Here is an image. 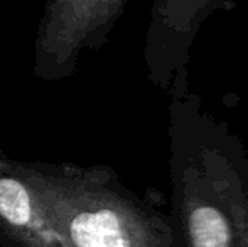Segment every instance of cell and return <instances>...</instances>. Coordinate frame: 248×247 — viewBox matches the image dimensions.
Instances as JSON below:
<instances>
[{"label": "cell", "instance_id": "7a4b0ae2", "mask_svg": "<svg viewBox=\"0 0 248 247\" xmlns=\"http://www.w3.org/2000/svg\"><path fill=\"white\" fill-rule=\"evenodd\" d=\"M14 161L68 247H174L169 215L110 166Z\"/></svg>", "mask_w": 248, "mask_h": 247}, {"label": "cell", "instance_id": "5b68a950", "mask_svg": "<svg viewBox=\"0 0 248 247\" xmlns=\"http://www.w3.org/2000/svg\"><path fill=\"white\" fill-rule=\"evenodd\" d=\"M0 247H68L16 161L0 149Z\"/></svg>", "mask_w": 248, "mask_h": 247}, {"label": "cell", "instance_id": "277c9868", "mask_svg": "<svg viewBox=\"0 0 248 247\" xmlns=\"http://www.w3.org/2000/svg\"><path fill=\"white\" fill-rule=\"evenodd\" d=\"M235 0H155L150 9L144 61L152 85L169 95L177 75H189V49L202 24Z\"/></svg>", "mask_w": 248, "mask_h": 247}, {"label": "cell", "instance_id": "3957f363", "mask_svg": "<svg viewBox=\"0 0 248 247\" xmlns=\"http://www.w3.org/2000/svg\"><path fill=\"white\" fill-rule=\"evenodd\" d=\"M125 9L127 0L47 2L34 44V75L43 82L71 78L83 51L103 46Z\"/></svg>", "mask_w": 248, "mask_h": 247}, {"label": "cell", "instance_id": "6da1fadb", "mask_svg": "<svg viewBox=\"0 0 248 247\" xmlns=\"http://www.w3.org/2000/svg\"><path fill=\"white\" fill-rule=\"evenodd\" d=\"M174 247H248V152L189 92L169 105Z\"/></svg>", "mask_w": 248, "mask_h": 247}]
</instances>
